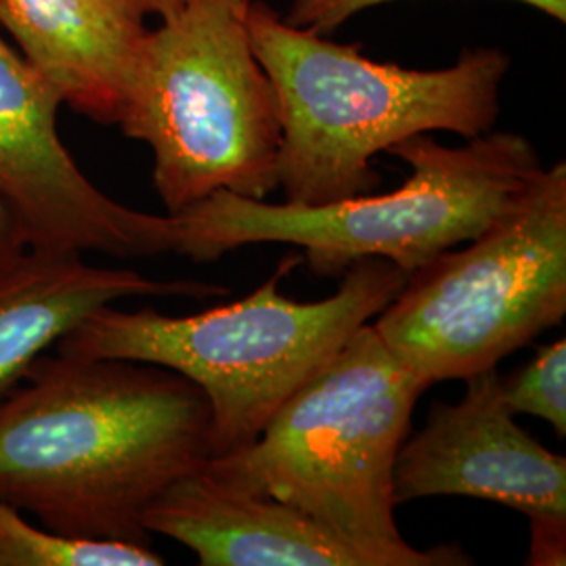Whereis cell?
Returning a JSON list of instances; mask_svg holds the SVG:
<instances>
[{"label": "cell", "instance_id": "cell-7", "mask_svg": "<svg viewBox=\"0 0 566 566\" xmlns=\"http://www.w3.org/2000/svg\"><path fill=\"white\" fill-rule=\"evenodd\" d=\"M566 315V164L542 168L502 219L413 271L371 322L426 385L465 380Z\"/></svg>", "mask_w": 566, "mask_h": 566}, {"label": "cell", "instance_id": "cell-4", "mask_svg": "<svg viewBox=\"0 0 566 566\" xmlns=\"http://www.w3.org/2000/svg\"><path fill=\"white\" fill-rule=\"evenodd\" d=\"M303 259L285 256L275 273L238 303L187 317L105 304L67 332L60 355L163 365L202 388L212 411V455L254 443L266 422L324 367L355 332L371 324L403 290L407 273L364 259L324 301L298 303L280 292Z\"/></svg>", "mask_w": 566, "mask_h": 566}, {"label": "cell", "instance_id": "cell-14", "mask_svg": "<svg viewBox=\"0 0 566 566\" xmlns=\"http://www.w3.org/2000/svg\"><path fill=\"white\" fill-rule=\"evenodd\" d=\"M502 397L514 416L546 420L554 432L566 437V340L537 348L531 364L502 378Z\"/></svg>", "mask_w": 566, "mask_h": 566}, {"label": "cell", "instance_id": "cell-6", "mask_svg": "<svg viewBox=\"0 0 566 566\" xmlns=\"http://www.w3.org/2000/svg\"><path fill=\"white\" fill-rule=\"evenodd\" d=\"M252 0H189L143 34L118 126L149 145L168 214L217 191L280 189L282 120L248 32Z\"/></svg>", "mask_w": 566, "mask_h": 566}, {"label": "cell", "instance_id": "cell-13", "mask_svg": "<svg viewBox=\"0 0 566 566\" xmlns=\"http://www.w3.org/2000/svg\"><path fill=\"white\" fill-rule=\"evenodd\" d=\"M151 546L82 539L30 525L20 510L0 502V566H160Z\"/></svg>", "mask_w": 566, "mask_h": 566}, {"label": "cell", "instance_id": "cell-12", "mask_svg": "<svg viewBox=\"0 0 566 566\" xmlns=\"http://www.w3.org/2000/svg\"><path fill=\"white\" fill-rule=\"evenodd\" d=\"M143 21L118 0H0V25L25 61L61 102L99 124H118Z\"/></svg>", "mask_w": 566, "mask_h": 566}, {"label": "cell", "instance_id": "cell-5", "mask_svg": "<svg viewBox=\"0 0 566 566\" xmlns=\"http://www.w3.org/2000/svg\"><path fill=\"white\" fill-rule=\"evenodd\" d=\"M388 154L409 168L403 185L388 193L298 206L217 191L172 214L175 254L210 263L250 243H290L303 248L304 263L322 277L343 275L364 259L390 261L409 277L502 219L544 168L533 143L506 130L460 147L416 135Z\"/></svg>", "mask_w": 566, "mask_h": 566}, {"label": "cell", "instance_id": "cell-8", "mask_svg": "<svg viewBox=\"0 0 566 566\" xmlns=\"http://www.w3.org/2000/svg\"><path fill=\"white\" fill-rule=\"evenodd\" d=\"M60 93L0 36V198L39 252L154 259L175 252L172 214L133 210L84 177L57 133Z\"/></svg>", "mask_w": 566, "mask_h": 566}, {"label": "cell", "instance_id": "cell-3", "mask_svg": "<svg viewBox=\"0 0 566 566\" xmlns=\"http://www.w3.org/2000/svg\"><path fill=\"white\" fill-rule=\"evenodd\" d=\"M430 386L367 324L273 413L254 443L203 465L298 507L365 566H462L455 544L418 549L395 518V462Z\"/></svg>", "mask_w": 566, "mask_h": 566}, {"label": "cell", "instance_id": "cell-9", "mask_svg": "<svg viewBox=\"0 0 566 566\" xmlns=\"http://www.w3.org/2000/svg\"><path fill=\"white\" fill-rule=\"evenodd\" d=\"M464 382L462 401H437L424 428L405 439L392 474L395 504L458 495L516 510L531 525L526 565H565V458L516 424L495 367Z\"/></svg>", "mask_w": 566, "mask_h": 566}, {"label": "cell", "instance_id": "cell-16", "mask_svg": "<svg viewBox=\"0 0 566 566\" xmlns=\"http://www.w3.org/2000/svg\"><path fill=\"white\" fill-rule=\"evenodd\" d=\"M25 252L28 240L20 221L0 198V275L18 263Z\"/></svg>", "mask_w": 566, "mask_h": 566}, {"label": "cell", "instance_id": "cell-11", "mask_svg": "<svg viewBox=\"0 0 566 566\" xmlns=\"http://www.w3.org/2000/svg\"><path fill=\"white\" fill-rule=\"evenodd\" d=\"M196 280L160 282L133 269H105L74 252L28 250L0 275V399L25 378L49 346L105 304L133 296H224Z\"/></svg>", "mask_w": 566, "mask_h": 566}, {"label": "cell", "instance_id": "cell-15", "mask_svg": "<svg viewBox=\"0 0 566 566\" xmlns=\"http://www.w3.org/2000/svg\"><path fill=\"white\" fill-rule=\"evenodd\" d=\"M386 2H395V0H292V7L285 20L294 25H303L325 34L340 28L343 23L365 9L386 4ZM516 2L533 7L546 13L552 20L560 23L566 21V0H516Z\"/></svg>", "mask_w": 566, "mask_h": 566}, {"label": "cell", "instance_id": "cell-2", "mask_svg": "<svg viewBox=\"0 0 566 566\" xmlns=\"http://www.w3.org/2000/svg\"><path fill=\"white\" fill-rule=\"evenodd\" d=\"M248 32L273 82L282 147L277 177L287 203L324 206L371 193L378 154L437 130L474 139L493 130L510 72L502 49H465L441 70L367 60L355 44L283 20L252 0Z\"/></svg>", "mask_w": 566, "mask_h": 566}, {"label": "cell", "instance_id": "cell-10", "mask_svg": "<svg viewBox=\"0 0 566 566\" xmlns=\"http://www.w3.org/2000/svg\"><path fill=\"white\" fill-rule=\"evenodd\" d=\"M143 525L189 547L202 566H365L298 507L233 485L203 464L168 486Z\"/></svg>", "mask_w": 566, "mask_h": 566}, {"label": "cell", "instance_id": "cell-17", "mask_svg": "<svg viewBox=\"0 0 566 566\" xmlns=\"http://www.w3.org/2000/svg\"><path fill=\"white\" fill-rule=\"evenodd\" d=\"M118 2H122L130 13H135L142 20L149 15L166 20V18L175 15L177 11H181L189 0H118Z\"/></svg>", "mask_w": 566, "mask_h": 566}, {"label": "cell", "instance_id": "cell-1", "mask_svg": "<svg viewBox=\"0 0 566 566\" xmlns=\"http://www.w3.org/2000/svg\"><path fill=\"white\" fill-rule=\"evenodd\" d=\"M210 455L202 388L163 365L44 353L0 399V502L67 537L149 546L145 510Z\"/></svg>", "mask_w": 566, "mask_h": 566}]
</instances>
